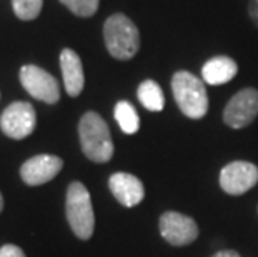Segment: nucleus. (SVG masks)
<instances>
[{
    "label": "nucleus",
    "instance_id": "f257e3e1",
    "mask_svg": "<svg viewBox=\"0 0 258 257\" xmlns=\"http://www.w3.org/2000/svg\"><path fill=\"white\" fill-rule=\"evenodd\" d=\"M79 137L84 154L92 162L105 164L113 157V142L107 122L97 112H87L80 119Z\"/></svg>",
    "mask_w": 258,
    "mask_h": 257
},
{
    "label": "nucleus",
    "instance_id": "f03ea898",
    "mask_svg": "<svg viewBox=\"0 0 258 257\" xmlns=\"http://www.w3.org/2000/svg\"><path fill=\"white\" fill-rule=\"evenodd\" d=\"M103 40L112 57L130 60L140 48V32L127 15L113 14L103 25Z\"/></svg>",
    "mask_w": 258,
    "mask_h": 257
},
{
    "label": "nucleus",
    "instance_id": "7ed1b4c3",
    "mask_svg": "<svg viewBox=\"0 0 258 257\" xmlns=\"http://www.w3.org/2000/svg\"><path fill=\"white\" fill-rule=\"evenodd\" d=\"M172 92L180 111L190 119H202L208 111L205 84L194 74L180 70L172 79Z\"/></svg>",
    "mask_w": 258,
    "mask_h": 257
},
{
    "label": "nucleus",
    "instance_id": "20e7f679",
    "mask_svg": "<svg viewBox=\"0 0 258 257\" xmlns=\"http://www.w3.org/2000/svg\"><path fill=\"white\" fill-rule=\"evenodd\" d=\"M65 212L75 236L82 240L90 239L95 229V216H93L90 194L82 182H72L69 185Z\"/></svg>",
    "mask_w": 258,
    "mask_h": 257
},
{
    "label": "nucleus",
    "instance_id": "39448f33",
    "mask_svg": "<svg viewBox=\"0 0 258 257\" xmlns=\"http://www.w3.org/2000/svg\"><path fill=\"white\" fill-rule=\"evenodd\" d=\"M35 122V109L29 102H14L0 117V129L7 137L22 140L34 132Z\"/></svg>",
    "mask_w": 258,
    "mask_h": 257
},
{
    "label": "nucleus",
    "instance_id": "423d86ee",
    "mask_svg": "<svg viewBox=\"0 0 258 257\" xmlns=\"http://www.w3.org/2000/svg\"><path fill=\"white\" fill-rule=\"evenodd\" d=\"M20 84L37 100L57 104L60 99V89L55 77L37 65H24L20 69Z\"/></svg>",
    "mask_w": 258,
    "mask_h": 257
},
{
    "label": "nucleus",
    "instance_id": "0eeeda50",
    "mask_svg": "<svg viewBox=\"0 0 258 257\" xmlns=\"http://www.w3.org/2000/svg\"><path fill=\"white\" fill-rule=\"evenodd\" d=\"M258 116V90L243 89L235 94L223 111L225 124L233 129H243Z\"/></svg>",
    "mask_w": 258,
    "mask_h": 257
},
{
    "label": "nucleus",
    "instance_id": "6e6552de",
    "mask_svg": "<svg viewBox=\"0 0 258 257\" xmlns=\"http://www.w3.org/2000/svg\"><path fill=\"white\" fill-rule=\"evenodd\" d=\"M258 182V167L246 161L227 164L220 172V185L227 194L241 195Z\"/></svg>",
    "mask_w": 258,
    "mask_h": 257
},
{
    "label": "nucleus",
    "instance_id": "1a4fd4ad",
    "mask_svg": "<svg viewBox=\"0 0 258 257\" xmlns=\"http://www.w3.org/2000/svg\"><path fill=\"white\" fill-rule=\"evenodd\" d=\"M160 234L168 244L186 245L199 237V226L191 217L178 212H165L160 217Z\"/></svg>",
    "mask_w": 258,
    "mask_h": 257
},
{
    "label": "nucleus",
    "instance_id": "9d476101",
    "mask_svg": "<svg viewBox=\"0 0 258 257\" xmlns=\"http://www.w3.org/2000/svg\"><path fill=\"white\" fill-rule=\"evenodd\" d=\"M63 161L57 156L40 154L25 161L20 167V177L27 185H42L50 182L62 171Z\"/></svg>",
    "mask_w": 258,
    "mask_h": 257
},
{
    "label": "nucleus",
    "instance_id": "9b49d317",
    "mask_svg": "<svg viewBox=\"0 0 258 257\" xmlns=\"http://www.w3.org/2000/svg\"><path fill=\"white\" fill-rule=\"evenodd\" d=\"M108 187H110L113 197L125 207L140 204L145 197V189L142 180L127 172H115L113 176H110Z\"/></svg>",
    "mask_w": 258,
    "mask_h": 257
},
{
    "label": "nucleus",
    "instance_id": "f8f14e48",
    "mask_svg": "<svg viewBox=\"0 0 258 257\" xmlns=\"http://www.w3.org/2000/svg\"><path fill=\"white\" fill-rule=\"evenodd\" d=\"M60 69H62L63 85L67 94L70 97L80 95L85 85V77L79 54L72 48H63L62 54H60Z\"/></svg>",
    "mask_w": 258,
    "mask_h": 257
},
{
    "label": "nucleus",
    "instance_id": "ddd939ff",
    "mask_svg": "<svg viewBox=\"0 0 258 257\" xmlns=\"http://www.w3.org/2000/svg\"><path fill=\"white\" fill-rule=\"evenodd\" d=\"M238 72L237 62L230 57H213L205 62L202 69V77L210 85H222L232 80Z\"/></svg>",
    "mask_w": 258,
    "mask_h": 257
},
{
    "label": "nucleus",
    "instance_id": "4468645a",
    "mask_svg": "<svg viewBox=\"0 0 258 257\" xmlns=\"http://www.w3.org/2000/svg\"><path fill=\"white\" fill-rule=\"evenodd\" d=\"M139 100L142 102L147 111L152 112H160L163 106H165V99H163V92L160 89V85L155 80H144L139 85L137 90Z\"/></svg>",
    "mask_w": 258,
    "mask_h": 257
},
{
    "label": "nucleus",
    "instance_id": "2eb2a0df",
    "mask_svg": "<svg viewBox=\"0 0 258 257\" xmlns=\"http://www.w3.org/2000/svg\"><path fill=\"white\" fill-rule=\"evenodd\" d=\"M113 114H115V120L118 122L120 129H122L125 134L132 135V134L139 132V129H140V117H139V114H137L135 107L132 106L130 102H127V100L117 102Z\"/></svg>",
    "mask_w": 258,
    "mask_h": 257
},
{
    "label": "nucleus",
    "instance_id": "dca6fc26",
    "mask_svg": "<svg viewBox=\"0 0 258 257\" xmlns=\"http://www.w3.org/2000/svg\"><path fill=\"white\" fill-rule=\"evenodd\" d=\"M43 0H12L14 14L20 20H34L38 17Z\"/></svg>",
    "mask_w": 258,
    "mask_h": 257
},
{
    "label": "nucleus",
    "instance_id": "f3484780",
    "mask_svg": "<svg viewBox=\"0 0 258 257\" xmlns=\"http://www.w3.org/2000/svg\"><path fill=\"white\" fill-rule=\"evenodd\" d=\"M60 2L79 17H92L100 5V0H60Z\"/></svg>",
    "mask_w": 258,
    "mask_h": 257
},
{
    "label": "nucleus",
    "instance_id": "a211bd4d",
    "mask_svg": "<svg viewBox=\"0 0 258 257\" xmlns=\"http://www.w3.org/2000/svg\"><path fill=\"white\" fill-rule=\"evenodd\" d=\"M0 257H25L24 250L14 244H5L0 247Z\"/></svg>",
    "mask_w": 258,
    "mask_h": 257
},
{
    "label": "nucleus",
    "instance_id": "6ab92c4d",
    "mask_svg": "<svg viewBox=\"0 0 258 257\" xmlns=\"http://www.w3.org/2000/svg\"><path fill=\"white\" fill-rule=\"evenodd\" d=\"M248 14L253 24L258 27V0H250L248 2Z\"/></svg>",
    "mask_w": 258,
    "mask_h": 257
},
{
    "label": "nucleus",
    "instance_id": "aec40b11",
    "mask_svg": "<svg viewBox=\"0 0 258 257\" xmlns=\"http://www.w3.org/2000/svg\"><path fill=\"white\" fill-rule=\"evenodd\" d=\"M212 257H240V254L235 252V250H220V252H217Z\"/></svg>",
    "mask_w": 258,
    "mask_h": 257
},
{
    "label": "nucleus",
    "instance_id": "412c9836",
    "mask_svg": "<svg viewBox=\"0 0 258 257\" xmlns=\"http://www.w3.org/2000/svg\"><path fill=\"white\" fill-rule=\"evenodd\" d=\"M4 209V197H2V194H0V212H2Z\"/></svg>",
    "mask_w": 258,
    "mask_h": 257
}]
</instances>
